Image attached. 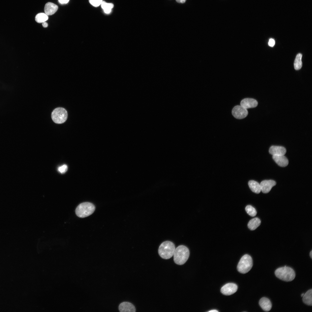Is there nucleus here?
Segmentation results:
<instances>
[{"mask_svg":"<svg viewBox=\"0 0 312 312\" xmlns=\"http://www.w3.org/2000/svg\"><path fill=\"white\" fill-rule=\"evenodd\" d=\"M190 255L189 250L186 246L181 245L175 248L174 254V260L177 264L182 265L187 260Z\"/></svg>","mask_w":312,"mask_h":312,"instance_id":"nucleus-1","label":"nucleus"},{"mask_svg":"<svg viewBox=\"0 0 312 312\" xmlns=\"http://www.w3.org/2000/svg\"><path fill=\"white\" fill-rule=\"evenodd\" d=\"M175 249L174 243L170 241H167L160 244L158 252L159 255L162 258L168 259L173 256Z\"/></svg>","mask_w":312,"mask_h":312,"instance_id":"nucleus-2","label":"nucleus"},{"mask_svg":"<svg viewBox=\"0 0 312 312\" xmlns=\"http://www.w3.org/2000/svg\"><path fill=\"white\" fill-rule=\"evenodd\" d=\"M275 274L278 278L287 282L292 281L295 277V272L293 269L286 265L277 268L275 272Z\"/></svg>","mask_w":312,"mask_h":312,"instance_id":"nucleus-3","label":"nucleus"},{"mask_svg":"<svg viewBox=\"0 0 312 312\" xmlns=\"http://www.w3.org/2000/svg\"><path fill=\"white\" fill-rule=\"evenodd\" d=\"M95 210V207L93 204L86 202L79 204L76 207L75 212L77 216L83 218L92 214Z\"/></svg>","mask_w":312,"mask_h":312,"instance_id":"nucleus-4","label":"nucleus"},{"mask_svg":"<svg viewBox=\"0 0 312 312\" xmlns=\"http://www.w3.org/2000/svg\"><path fill=\"white\" fill-rule=\"evenodd\" d=\"M253 265L252 259L249 255L246 254L243 256L237 266V270L240 273L245 274L251 269Z\"/></svg>","mask_w":312,"mask_h":312,"instance_id":"nucleus-5","label":"nucleus"},{"mask_svg":"<svg viewBox=\"0 0 312 312\" xmlns=\"http://www.w3.org/2000/svg\"><path fill=\"white\" fill-rule=\"evenodd\" d=\"M66 110L62 107L55 109L51 114V118L53 121L57 124H62L66 120L67 118Z\"/></svg>","mask_w":312,"mask_h":312,"instance_id":"nucleus-6","label":"nucleus"},{"mask_svg":"<svg viewBox=\"0 0 312 312\" xmlns=\"http://www.w3.org/2000/svg\"><path fill=\"white\" fill-rule=\"evenodd\" d=\"M232 114L235 118L242 119L246 117L248 114L247 109L241 105L235 106L232 110Z\"/></svg>","mask_w":312,"mask_h":312,"instance_id":"nucleus-7","label":"nucleus"},{"mask_svg":"<svg viewBox=\"0 0 312 312\" xmlns=\"http://www.w3.org/2000/svg\"><path fill=\"white\" fill-rule=\"evenodd\" d=\"M237 289L236 284L229 283L224 285L221 289V292L225 295H230L235 293Z\"/></svg>","mask_w":312,"mask_h":312,"instance_id":"nucleus-8","label":"nucleus"},{"mask_svg":"<svg viewBox=\"0 0 312 312\" xmlns=\"http://www.w3.org/2000/svg\"><path fill=\"white\" fill-rule=\"evenodd\" d=\"M276 183L274 180H265L262 181L260 184L261 191L264 193H268L274 186L276 185Z\"/></svg>","mask_w":312,"mask_h":312,"instance_id":"nucleus-9","label":"nucleus"},{"mask_svg":"<svg viewBox=\"0 0 312 312\" xmlns=\"http://www.w3.org/2000/svg\"><path fill=\"white\" fill-rule=\"evenodd\" d=\"M118 309L121 312H135L136 311L134 305L131 303L127 302L121 303L119 306Z\"/></svg>","mask_w":312,"mask_h":312,"instance_id":"nucleus-10","label":"nucleus"},{"mask_svg":"<svg viewBox=\"0 0 312 312\" xmlns=\"http://www.w3.org/2000/svg\"><path fill=\"white\" fill-rule=\"evenodd\" d=\"M258 104V102L256 100L250 98L244 99L240 103V105L246 109L256 107Z\"/></svg>","mask_w":312,"mask_h":312,"instance_id":"nucleus-11","label":"nucleus"},{"mask_svg":"<svg viewBox=\"0 0 312 312\" xmlns=\"http://www.w3.org/2000/svg\"><path fill=\"white\" fill-rule=\"evenodd\" d=\"M286 152L285 148L282 146H272L269 149V153L272 155H284Z\"/></svg>","mask_w":312,"mask_h":312,"instance_id":"nucleus-12","label":"nucleus"},{"mask_svg":"<svg viewBox=\"0 0 312 312\" xmlns=\"http://www.w3.org/2000/svg\"><path fill=\"white\" fill-rule=\"evenodd\" d=\"M272 158L275 162L280 166L285 167L288 164V160L284 155H272Z\"/></svg>","mask_w":312,"mask_h":312,"instance_id":"nucleus-13","label":"nucleus"},{"mask_svg":"<svg viewBox=\"0 0 312 312\" xmlns=\"http://www.w3.org/2000/svg\"><path fill=\"white\" fill-rule=\"evenodd\" d=\"M58 7L54 3L49 2L45 4L44 8L45 13L48 15L54 14L57 10Z\"/></svg>","mask_w":312,"mask_h":312,"instance_id":"nucleus-14","label":"nucleus"},{"mask_svg":"<svg viewBox=\"0 0 312 312\" xmlns=\"http://www.w3.org/2000/svg\"><path fill=\"white\" fill-rule=\"evenodd\" d=\"M259 304L262 309L265 311H270L272 307V304L270 300L266 297H263L259 300Z\"/></svg>","mask_w":312,"mask_h":312,"instance_id":"nucleus-15","label":"nucleus"},{"mask_svg":"<svg viewBox=\"0 0 312 312\" xmlns=\"http://www.w3.org/2000/svg\"><path fill=\"white\" fill-rule=\"evenodd\" d=\"M248 185L250 189L253 192L259 194L261 192L260 184L254 180H250L248 182Z\"/></svg>","mask_w":312,"mask_h":312,"instance_id":"nucleus-16","label":"nucleus"},{"mask_svg":"<svg viewBox=\"0 0 312 312\" xmlns=\"http://www.w3.org/2000/svg\"><path fill=\"white\" fill-rule=\"evenodd\" d=\"M302 300L304 303L309 306L312 305V289L308 290L302 296Z\"/></svg>","mask_w":312,"mask_h":312,"instance_id":"nucleus-17","label":"nucleus"},{"mask_svg":"<svg viewBox=\"0 0 312 312\" xmlns=\"http://www.w3.org/2000/svg\"><path fill=\"white\" fill-rule=\"evenodd\" d=\"M261 223L260 220L257 218H255L249 221L248 224V227L250 230H254L260 225Z\"/></svg>","mask_w":312,"mask_h":312,"instance_id":"nucleus-18","label":"nucleus"},{"mask_svg":"<svg viewBox=\"0 0 312 312\" xmlns=\"http://www.w3.org/2000/svg\"><path fill=\"white\" fill-rule=\"evenodd\" d=\"M302 54L299 53L298 54L296 57L294 64V68L296 70H299L302 67Z\"/></svg>","mask_w":312,"mask_h":312,"instance_id":"nucleus-19","label":"nucleus"},{"mask_svg":"<svg viewBox=\"0 0 312 312\" xmlns=\"http://www.w3.org/2000/svg\"><path fill=\"white\" fill-rule=\"evenodd\" d=\"M101 5L104 12L106 14L110 13L114 6V4L112 3H108L103 1Z\"/></svg>","mask_w":312,"mask_h":312,"instance_id":"nucleus-20","label":"nucleus"},{"mask_svg":"<svg viewBox=\"0 0 312 312\" xmlns=\"http://www.w3.org/2000/svg\"><path fill=\"white\" fill-rule=\"evenodd\" d=\"M35 20L38 23H42L48 19V15L45 13H41L37 14L35 17Z\"/></svg>","mask_w":312,"mask_h":312,"instance_id":"nucleus-21","label":"nucleus"},{"mask_svg":"<svg viewBox=\"0 0 312 312\" xmlns=\"http://www.w3.org/2000/svg\"><path fill=\"white\" fill-rule=\"evenodd\" d=\"M245 210L247 213L252 217L255 216L257 213L255 209L250 205L247 206L245 208Z\"/></svg>","mask_w":312,"mask_h":312,"instance_id":"nucleus-22","label":"nucleus"},{"mask_svg":"<svg viewBox=\"0 0 312 312\" xmlns=\"http://www.w3.org/2000/svg\"><path fill=\"white\" fill-rule=\"evenodd\" d=\"M67 166L65 164L59 166L57 168L58 172L61 174L64 173L67 171Z\"/></svg>","mask_w":312,"mask_h":312,"instance_id":"nucleus-23","label":"nucleus"},{"mask_svg":"<svg viewBox=\"0 0 312 312\" xmlns=\"http://www.w3.org/2000/svg\"><path fill=\"white\" fill-rule=\"evenodd\" d=\"M90 3L93 6L98 7L101 5L102 0H89Z\"/></svg>","mask_w":312,"mask_h":312,"instance_id":"nucleus-24","label":"nucleus"},{"mask_svg":"<svg viewBox=\"0 0 312 312\" xmlns=\"http://www.w3.org/2000/svg\"><path fill=\"white\" fill-rule=\"evenodd\" d=\"M275 41L274 39L271 38L270 39L268 42V45L269 46L273 47L275 44Z\"/></svg>","mask_w":312,"mask_h":312,"instance_id":"nucleus-25","label":"nucleus"},{"mask_svg":"<svg viewBox=\"0 0 312 312\" xmlns=\"http://www.w3.org/2000/svg\"><path fill=\"white\" fill-rule=\"evenodd\" d=\"M69 1V0H58L59 3L61 4L67 3Z\"/></svg>","mask_w":312,"mask_h":312,"instance_id":"nucleus-26","label":"nucleus"},{"mask_svg":"<svg viewBox=\"0 0 312 312\" xmlns=\"http://www.w3.org/2000/svg\"><path fill=\"white\" fill-rule=\"evenodd\" d=\"M42 25L43 27H46L48 26V24L45 21L42 23Z\"/></svg>","mask_w":312,"mask_h":312,"instance_id":"nucleus-27","label":"nucleus"},{"mask_svg":"<svg viewBox=\"0 0 312 312\" xmlns=\"http://www.w3.org/2000/svg\"><path fill=\"white\" fill-rule=\"evenodd\" d=\"M186 0H176L177 2L179 3H185Z\"/></svg>","mask_w":312,"mask_h":312,"instance_id":"nucleus-28","label":"nucleus"},{"mask_svg":"<svg viewBox=\"0 0 312 312\" xmlns=\"http://www.w3.org/2000/svg\"><path fill=\"white\" fill-rule=\"evenodd\" d=\"M218 311L217 310H215V309L212 310H210V311H208V312H218Z\"/></svg>","mask_w":312,"mask_h":312,"instance_id":"nucleus-29","label":"nucleus"},{"mask_svg":"<svg viewBox=\"0 0 312 312\" xmlns=\"http://www.w3.org/2000/svg\"><path fill=\"white\" fill-rule=\"evenodd\" d=\"M309 254H310V257H311V258L312 259V250H311V252H310Z\"/></svg>","mask_w":312,"mask_h":312,"instance_id":"nucleus-30","label":"nucleus"},{"mask_svg":"<svg viewBox=\"0 0 312 312\" xmlns=\"http://www.w3.org/2000/svg\"><path fill=\"white\" fill-rule=\"evenodd\" d=\"M304 293H302V294H301V296L302 297V296H303V295H304Z\"/></svg>","mask_w":312,"mask_h":312,"instance_id":"nucleus-31","label":"nucleus"}]
</instances>
